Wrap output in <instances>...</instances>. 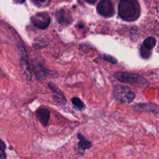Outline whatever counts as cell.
<instances>
[{
  "label": "cell",
  "mask_w": 159,
  "mask_h": 159,
  "mask_svg": "<svg viewBox=\"0 0 159 159\" xmlns=\"http://www.w3.org/2000/svg\"><path fill=\"white\" fill-rule=\"evenodd\" d=\"M55 16L58 22L63 25L70 24L73 20L70 12L65 9H61L58 11L56 12Z\"/></svg>",
  "instance_id": "obj_7"
},
{
  "label": "cell",
  "mask_w": 159,
  "mask_h": 159,
  "mask_svg": "<svg viewBox=\"0 0 159 159\" xmlns=\"http://www.w3.org/2000/svg\"><path fill=\"white\" fill-rule=\"evenodd\" d=\"M98 13L104 17H109L113 16L114 9L111 0H101L97 6Z\"/></svg>",
  "instance_id": "obj_6"
},
{
  "label": "cell",
  "mask_w": 159,
  "mask_h": 159,
  "mask_svg": "<svg viewBox=\"0 0 159 159\" xmlns=\"http://www.w3.org/2000/svg\"><path fill=\"white\" fill-rule=\"evenodd\" d=\"M78 137L80 139V142L78 143V146L81 150H84L86 149L89 148L91 147V143L89 141L86 140L82 134H79L78 135Z\"/></svg>",
  "instance_id": "obj_10"
},
{
  "label": "cell",
  "mask_w": 159,
  "mask_h": 159,
  "mask_svg": "<svg viewBox=\"0 0 159 159\" xmlns=\"http://www.w3.org/2000/svg\"><path fill=\"white\" fill-rule=\"evenodd\" d=\"M103 59L104 60L107 61H109L110 63H117L116 60L114 57H112L110 55H103Z\"/></svg>",
  "instance_id": "obj_15"
},
{
  "label": "cell",
  "mask_w": 159,
  "mask_h": 159,
  "mask_svg": "<svg viewBox=\"0 0 159 159\" xmlns=\"http://www.w3.org/2000/svg\"><path fill=\"white\" fill-rule=\"evenodd\" d=\"M18 57L20 67V73L22 77L26 80H30L32 75L30 72L27 53L21 45H18Z\"/></svg>",
  "instance_id": "obj_3"
},
{
  "label": "cell",
  "mask_w": 159,
  "mask_h": 159,
  "mask_svg": "<svg viewBox=\"0 0 159 159\" xmlns=\"http://www.w3.org/2000/svg\"><path fill=\"white\" fill-rule=\"evenodd\" d=\"M48 84V86L52 89V91H53L54 94L55 99H56L57 102L59 104H64L66 101L65 97L64 96L62 92L60 90V89L51 82H49Z\"/></svg>",
  "instance_id": "obj_8"
},
{
  "label": "cell",
  "mask_w": 159,
  "mask_h": 159,
  "mask_svg": "<svg viewBox=\"0 0 159 159\" xmlns=\"http://www.w3.org/2000/svg\"><path fill=\"white\" fill-rule=\"evenodd\" d=\"M156 44L155 39L152 37H149L145 39L143 42V46L148 49L153 48Z\"/></svg>",
  "instance_id": "obj_11"
},
{
  "label": "cell",
  "mask_w": 159,
  "mask_h": 159,
  "mask_svg": "<svg viewBox=\"0 0 159 159\" xmlns=\"http://www.w3.org/2000/svg\"><path fill=\"white\" fill-rule=\"evenodd\" d=\"M114 76L120 82L129 83L138 87L145 88L148 84L147 81L141 76L130 72H116Z\"/></svg>",
  "instance_id": "obj_2"
},
{
  "label": "cell",
  "mask_w": 159,
  "mask_h": 159,
  "mask_svg": "<svg viewBox=\"0 0 159 159\" xmlns=\"http://www.w3.org/2000/svg\"><path fill=\"white\" fill-rule=\"evenodd\" d=\"M31 22L36 27L45 29L50 24V17L46 12H39L32 16Z\"/></svg>",
  "instance_id": "obj_5"
},
{
  "label": "cell",
  "mask_w": 159,
  "mask_h": 159,
  "mask_svg": "<svg viewBox=\"0 0 159 159\" xmlns=\"http://www.w3.org/2000/svg\"><path fill=\"white\" fill-rule=\"evenodd\" d=\"M6 157V153L4 152V150L0 148V158H5Z\"/></svg>",
  "instance_id": "obj_16"
},
{
  "label": "cell",
  "mask_w": 159,
  "mask_h": 159,
  "mask_svg": "<svg viewBox=\"0 0 159 159\" xmlns=\"http://www.w3.org/2000/svg\"><path fill=\"white\" fill-rule=\"evenodd\" d=\"M118 12L123 20L134 21L139 17L140 9L137 0H120L118 6Z\"/></svg>",
  "instance_id": "obj_1"
},
{
  "label": "cell",
  "mask_w": 159,
  "mask_h": 159,
  "mask_svg": "<svg viewBox=\"0 0 159 159\" xmlns=\"http://www.w3.org/2000/svg\"><path fill=\"white\" fill-rule=\"evenodd\" d=\"M113 95L115 98L122 103H130L135 98V94L128 86L117 84L114 88Z\"/></svg>",
  "instance_id": "obj_4"
},
{
  "label": "cell",
  "mask_w": 159,
  "mask_h": 159,
  "mask_svg": "<svg viewBox=\"0 0 159 159\" xmlns=\"http://www.w3.org/2000/svg\"><path fill=\"white\" fill-rule=\"evenodd\" d=\"M72 104L78 109H83L84 107V103L78 98H73L71 99Z\"/></svg>",
  "instance_id": "obj_12"
},
{
  "label": "cell",
  "mask_w": 159,
  "mask_h": 159,
  "mask_svg": "<svg viewBox=\"0 0 159 159\" xmlns=\"http://www.w3.org/2000/svg\"><path fill=\"white\" fill-rule=\"evenodd\" d=\"M51 0H32L34 4L38 7H45L49 4Z\"/></svg>",
  "instance_id": "obj_13"
},
{
  "label": "cell",
  "mask_w": 159,
  "mask_h": 159,
  "mask_svg": "<svg viewBox=\"0 0 159 159\" xmlns=\"http://www.w3.org/2000/svg\"><path fill=\"white\" fill-rule=\"evenodd\" d=\"M87 2H88V3H89V4H94L98 0H85Z\"/></svg>",
  "instance_id": "obj_18"
},
{
  "label": "cell",
  "mask_w": 159,
  "mask_h": 159,
  "mask_svg": "<svg viewBox=\"0 0 159 159\" xmlns=\"http://www.w3.org/2000/svg\"><path fill=\"white\" fill-rule=\"evenodd\" d=\"M140 54L143 58H148L151 55L150 49L147 48L144 46H142L140 48Z\"/></svg>",
  "instance_id": "obj_14"
},
{
  "label": "cell",
  "mask_w": 159,
  "mask_h": 159,
  "mask_svg": "<svg viewBox=\"0 0 159 159\" xmlns=\"http://www.w3.org/2000/svg\"><path fill=\"white\" fill-rule=\"evenodd\" d=\"M0 148H1L3 150H5V148H6L5 143H4V142L1 139H0Z\"/></svg>",
  "instance_id": "obj_17"
},
{
  "label": "cell",
  "mask_w": 159,
  "mask_h": 159,
  "mask_svg": "<svg viewBox=\"0 0 159 159\" xmlns=\"http://www.w3.org/2000/svg\"><path fill=\"white\" fill-rule=\"evenodd\" d=\"M37 117L39 122L44 126H46L49 120L50 112L47 109H39L37 112Z\"/></svg>",
  "instance_id": "obj_9"
}]
</instances>
